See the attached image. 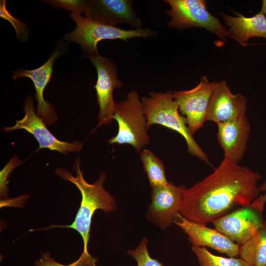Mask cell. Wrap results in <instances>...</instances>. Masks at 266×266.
Returning a JSON list of instances; mask_svg holds the SVG:
<instances>
[{"mask_svg": "<svg viewBox=\"0 0 266 266\" xmlns=\"http://www.w3.org/2000/svg\"><path fill=\"white\" fill-rule=\"evenodd\" d=\"M261 175L224 157L214 171L184 190L179 213L206 225L236 206H246L259 197Z\"/></svg>", "mask_w": 266, "mask_h": 266, "instance_id": "1", "label": "cell"}, {"mask_svg": "<svg viewBox=\"0 0 266 266\" xmlns=\"http://www.w3.org/2000/svg\"><path fill=\"white\" fill-rule=\"evenodd\" d=\"M80 161H76L74 168L76 176L63 168H58L56 173L65 180L75 185L81 193L82 200L80 207L74 221L69 225H51L45 229L53 228H69L79 233L83 239V252L89 253L88 244L90 239V232L93 216L98 209L105 213L114 211L117 209L116 200L103 188V183L106 176L104 172L100 174L98 179L94 183H88L83 177L80 167Z\"/></svg>", "mask_w": 266, "mask_h": 266, "instance_id": "2", "label": "cell"}, {"mask_svg": "<svg viewBox=\"0 0 266 266\" xmlns=\"http://www.w3.org/2000/svg\"><path fill=\"white\" fill-rule=\"evenodd\" d=\"M147 128L160 125L173 130L181 135L187 145L189 153L202 161L210 165L207 155L202 150L193 137L187 125L186 119L180 113L174 100L173 93L152 92L149 97L142 98Z\"/></svg>", "mask_w": 266, "mask_h": 266, "instance_id": "3", "label": "cell"}, {"mask_svg": "<svg viewBox=\"0 0 266 266\" xmlns=\"http://www.w3.org/2000/svg\"><path fill=\"white\" fill-rule=\"evenodd\" d=\"M113 119L118 123V131L109 140L110 144H129L138 152L149 144L144 106L135 91L128 93L126 100L116 103Z\"/></svg>", "mask_w": 266, "mask_h": 266, "instance_id": "4", "label": "cell"}, {"mask_svg": "<svg viewBox=\"0 0 266 266\" xmlns=\"http://www.w3.org/2000/svg\"><path fill=\"white\" fill-rule=\"evenodd\" d=\"M70 16L76 23V27L66 34L65 38L79 44L88 56L99 54L98 43L103 39H120L126 41L134 37H147L155 34L153 31L148 29L127 30L94 21L81 14L72 13Z\"/></svg>", "mask_w": 266, "mask_h": 266, "instance_id": "5", "label": "cell"}, {"mask_svg": "<svg viewBox=\"0 0 266 266\" xmlns=\"http://www.w3.org/2000/svg\"><path fill=\"white\" fill-rule=\"evenodd\" d=\"M170 9L166 11L171 17L167 23L169 27L184 30L191 28H202L215 34L226 41L232 37L228 29L219 19L209 13L206 1L204 0H166Z\"/></svg>", "mask_w": 266, "mask_h": 266, "instance_id": "6", "label": "cell"}, {"mask_svg": "<svg viewBox=\"0 0 266 266\" xmlns=\"http://www.w3.org/2000/svg\"><path fill=\"white\" fill-rule=\"evenodd\" d=\"M266 191L251 203L212 222L217 231L239 246L249 240L263 225Z\"/></svg>", "mask_w": 266, "mask_h": 266, "instance_id": "7", "label": "cell"}, {"mask_svg": "<svg viewBox=\"0 0 266 266\" xmlns=\"http://www.w3.org/2000/svg\"><path fill=\"white\" fill-rule=\"evenodd\" d=\"M218 82H209L202 76L200 83L186 91H174L173 97L181 114L185 117L193 135L206 121L207 112L213 90Z\"/></svg>", "mask_w": 266, "mask_h": 266, "instance_id": "8", "label": "cell"}, {"mask_svg": "<svg viewBox=\"0 0 266 266\" xmlns=\"http://www.w3.org/2000/svg\"><path fill=\"white\" fill-rule=\"evenodd\" d=\"M88 57L95 67L98 74L94 87L100 107L97 126L98 128L109 125L113 119L116 104L113 99V91L115 88H121L123 83L117 78L116 66L112 60L99 54Z\"/></svg>", "mask_w": 266, "mask_h": 266, "instance_id": "9", "label": "cell"}, {"mask_svg": "<svg viewBox=\"0 0 266 266\" xmlns=\"http://www.w3.org/2000/svg\"><path fill=\"white\" fill-rule=\"evenodd\" d=\"M25 115L20 120H16L11 127H4L5 132L24 130L32 134L39 144L38 149H48L57 151L64 154L68 152L80 151L83 144L75 141L73 143L61 141L56 138L48 129L44 121L35 112L33 100L31 97L26 100L24 105Z\"/></svg>", "mask_w": 266, "mask_h": 266, "instance_id": "10", "label": "cell"}, {"mask_svg": "<svg viewBox=\"0 0 266 266\" xmlns=\"http://www.w3.org/2000/svg\"><path fill=\"white\" fill-rule=\"evenodd\" d=\"M83 12L87 18L105 25L115 26L126 23L136 29L140 28L142 25L134 11L132 0H85Z\"/></svg>", "mask_w": 266, "mask_h": 266, "instance_id": "11", "label": "cell"}, {"mask_svg": "<svg viewBox=\"0 0 266 266\" xmlns=\"http://www.w3.org/2000/svg\"><path fill=\"white\" fill-rule=\"evenodd\" d=\"M185 188L171 182L165 186L152 188L151 202L147 212L148 219L163 229L171 226L175 215L179 213Z\"/></svg>", "mask_w": 266, "mask_h": 266, "instance_id": "12", "label": "cell"}, {"mask_svg": "<svg viewBox=\"0 0 266 266\" xmlns=\"http://www.w3.org/2000/svg\"><path fill=\"white\" fill-rule=\"evenodd\" d=\"M174 223L188 236L193 246H207L230 257L238 255L239 245L216 229L191 221L178 213Z\"/></svg>", "mask_w": 266, "mask_h": 266, "instance_id": "13", "label": "cell"}, {"mask_svg": "<svg viewBox=\"0 0 266 266\" xmlns=\"http://www.w3.org/2000/svg\"><path fill=\"white\" fill-rule=\"evenodd\" d=\"M247 100L240 94H233L225 80L217 82L208 106L206 121L217 125L246 115Z\"/></svg>", "mask_w": 266, "mask_h": 266, "instance_id": "14", "label": "cell"}, {"mask_svg": "<svg viewBox=\"0 0 266 266\" xmlns=\"http://www.w3.org/2000/svg\"><path fill=\"white\" fill-rule=\"evenodd\" d=\"M217 139L224 157L239 163L245 152L250 133L246 115L217 125Z\"/></svg>", "mask_w": 266, "mask_h": 266, "instance_id": "15", "label": "cell"}, {"mask_svg": "<svg viewBox=\"0 0 266 266\" xmlns=\"http://www.w3.org/2000/svg\"><path fill=\"white\" fill-rule=\"evenodd\" d=\"M60 54L56 50L46 62L39 67L32 70L17 69L13 71L12 76L15 80L21 77H28L32 80L35 89L37 114L48 125L56 122L58 116L53 106L44 99L43 94L51 78L54 61Z\"/></svg>", "mask_w": 266, "mask_h": 266, "instance_id": "16", "label": "cell"}, {"mask_svg": "<svg viewBox=\"0 0 266 266\" xmlns=\"http://www.w3.org/2000/svg\"><path fill=\"white\" fill-rule=\"evenodd\" d=\"M232 38L241 45H248L246 42L252 37H260L266 39V16L261 11L252 17H245L237 13L232 16L221 13Z\"/></svg>", "mask_w": 266, "mask_h": 266, "instance_id": "17", "label": "cell"}, {"mask_svg": "<svg viewBox=\"0 0 266 266\" xmlns=\"http://www.w3.org/2000/svg\"><path fill=\"white\" fill-rule=\"evenodd\" d=\"M238 255L250 266H266V221L249 240L239 246Z\"/></svg>", "mask_w": 266, "mask_h": 266, "instance_id": "18", "label": "cell"}, {"mask_svg": "<svg viewBox=\"0 0 266 266\" xmlns=\"http://www.w3.org/2000/svg\"><path fill=\"white\" fill-rule=\"evenodd\" d=\"M140 159L151 188L168 185L169 182L166 179L165 166L160 159L146 149L141 152Z\"/></svg>", "mask_w": 266, "mask_h": 266, "instance_id": "19", "label": "cell"}, {"mask_svg": "<svg viewBox=\"0 0 266 266\" xmlns=\"http://www.w3.org/2000/svg\"><path fill=\"white\" fill-rule=\"evenodd\" d=\"M192 250L196 254L200 266H250L240 258L215 255L205 247L193 246Z\"/></svg>", "mask_w": 266, "mask_h": 266, "instance_id": "20", "label": "cell"}, {"mask_svg": "<svg viewBox=\"0 0 266 266\" xmlns=\"http://www.w3.org/2000/svg\"><path fill=\"white\" fill-rule=\"evenodd\" d=\"M97 259L89 253L82 252L80 257L74 262L67 265L55 261L48 252L42 254L40 258L35 263V266H97Z\"/></svg>", "mask_w": 266, "mask_h": 266, "instance_id": "21", "label": "cell"}, {"mask_svg": "<svg viewBox=\"0 0 266 266\" xmlns=\"http://www.w3.org/2000/svg\"><path fill=\"white\" fill-rule=\"evenodd\" d=\"M148 240L144 237L139 245L134 249L129 250L128 254L133 257L137 262V266H164L156 259L149 255L147 249Z\"/></svg>", "mask_w": 266, "mask_h": 266, "instance_id": "22", "label": "cell"}, {"mask_svg": "<svg viewBox=\"0 0 266 266\" xmlns=\"http://www.w3.org/2000/svg\"><path fill=\"white\" fill-rule=\"evenodd\" d=\"M5 0H0V17L11 22L14 27L17 36L25 39L27 36L26 25L20 21L13 17L7 11L5 7Z\"/></svg>", "mask_w": 266, "mask_h": 266, "instance_id": "23", "label": "cell"}, {"mask_svg": "<svg viewBox=\"0 0 266 266\" xmlns=\"http://www.w3.org/2000/svg\"><path fill=\"white\" fill-rule=\"evenodd\" d=\"M58 8L70 10L73 13L81 14L84 11L85 0H54L45 1Z\"/></svg>", "mask_w": 266, "mask_h": 266, "instance_id": "24", "label": "cell"}, {"mask_svg": "<svg viewBox=\"0 0 266 266\" xmlns=\"http://www.w3.org/2000/svg\"><path fill=\"white\" fill-rule=\"evenodd\" d=\"M21 162L16 157H13L5 165L2 170L0 171V191L1 194L5 193L6 191V180L7 177V174H9L14 167Z\"/></svg>", "mask_w": 266, "mask_h": 266, "instance_id": "25", "label": "cell"}, {"mask_svg": "<svg viewBox=\"0 0 266 266\" xmlns=\"http://www.w3.org/2000/svg\"><path fill=\"white\" fill-rule=\"evenodd\" d=\"M261 11L266 16V0H263Z\"/></svg>", "mask_w": 266, "mask_h": 266, "instance_id": "26", "label": "cell"}, {"mask_svg": "<svg viewBox=\"0 0 266 266\" xmlns=\"http://www.w3.org/2000/svg\"><path fill=\"white\" fill-rule=\"evenodd\" d=\"M260 192H265L266 191V182H265L264 184H263L259 188Z\"/></svg>", "mask_w": 266, "mask_h": 266, "instance_id": "27", "label": "cell"}]
</instances>
